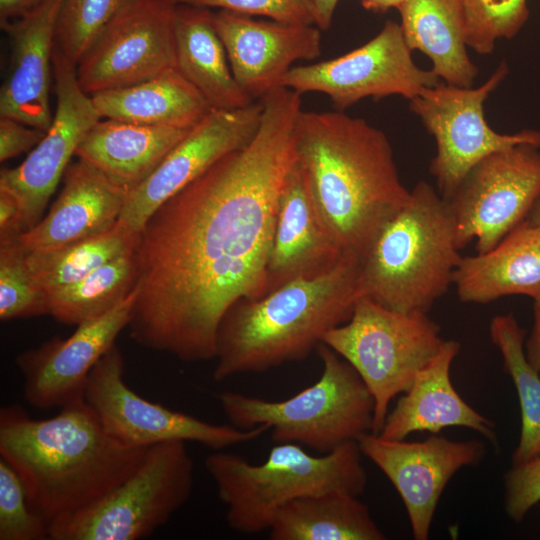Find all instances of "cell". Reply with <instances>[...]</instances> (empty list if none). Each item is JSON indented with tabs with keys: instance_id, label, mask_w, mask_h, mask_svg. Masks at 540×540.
<instances>
[{
	"instance_id": "obj_17",
	"label": "cell",
	"mask_w": 540,
	"mask_h": 540,
	"mask_svg": "<svg viewBox=\"0 0 540 540\" xmlns=\"http://www.w3.org/2000/svg\"><path fill=\"white\" fill-rule=\"evenodd\" d=\"M357 443L362 455L386 475L400 495L415 540L429 538L439 499L453 475L477 464L485 454V446L478 440L442 436L408 442L367 432Z\"/></svg>"
},
{
	"instance_id": "obj_36",
	"label": "cell",
	"mask_w": 540,
	"mask_h": 540,
	"mask_svg": "<svg viewBox=\"0 0 540 540\" xmlns=\"http://www.w3.org/2000/svg\"><path fill=\"white\" fill-rule=\"evenodd\" d=\"M49 539V522L29 504L16 471L0 458V540Z\"/></svg>"
},
{
	"instance_id": "obj_43",
	"label": "cell",
	"mask_w": 540,
	"mask_h": 540,
	"mask_svg": "<svg viewBox=\"0 0 540 540\" xmlns=\"http://www.w3.org/2000/svg\"><path fill=\"white\" fill-rule=\"evenodd\" d=\"M340 0H309L315 16V25L322 31L327 30L334 17Z\"/></svg>"
},
{
	"instance_id": "obj_34",
	"label": "cell",
	"mask_w": 540,
	"mask_h": 540,
	"mask_svg": "<svg viewBox=\"0 0 540 540\" xmlns=\"http://www.w3.org/2000/svg\"><path fill=\"white\" fill-rule=\"evenodd\" d=\"M48 314V295L35 282L20 239L0 243V319Z\"/></svg>"
},
{
	"instance_id": "obj_26",
	"label": "cell",
	"mask_w": 540,
	"mask_h": 540,
	"mask_svg": "<svg viewBox=\"0 0 540 540\" xmlns=\"http://www.w3.org/2000/svg\"><path fill=\"white\" fill-rule=\"evenodd\" d=\"M175 45L177 69L212 109H238L254 102L233 75L210 8L176 5Z\"/></svg>"
},
{
	"instance_id": "obj_16",
	"label": "cell",
	"mask_w": 540,
	"mask_h": 540,
	"mask_svg": "<svg viewBox=\"0 0 540 540\" xmlns=\"http://www.w3.org/2000/svg\"><path fill=\"white\" fill-rule=\"evenodd\" d=\"M262 112L260 100L238 109L208 112L129 193L118 221L133 233H140L163 203L223 156L246 145L259 128Z\"/></svg>"
},
{
	"instance_id": "obj_9",
	"label": "cell",
	"mask_w": 540,
	"mask_h": 540,
	"mask_svg": "<svg viewBox=\"0 0 540 540\" xmlns=\"http://www.w3.org/2000/svg\"><path fill=\"white\" fill-rule=\"evenodd\" d=\"M186 442L149 446L135 471L92 504L49 523L52 540H139L188 501L193 461Z\"/></svg>"
},
{
	"instance_id": "obj_40",
	"label": "cell",
	"mask_w": 540,
	"mask_h": 540,
	"mask_svg": "<svg viewBox=\"0 0 540 540\" xmlns=\"http://www.w3.org/2000/svg\"><path fill=\"white\" fill-rule=\"evenodd\" d=\"M25 232L27 227L18 201L0 190V243L20 239Z\"/></svg>"
},
{
	"instance_id": "obj_37",
	"label": "cell",
	"mask_w": 540,
	"mask_h": 540,
	"mask_svg": "<svg viewBox=\"0 0 540 540\" xmlns=\"http://www.w3.org/2000/svg\"><path fill=\"white\" fill-rule=\"evenodd\" d=\"M207 8H219L247 16H263L270 20L296 25H315L309 0H173Z\"/></svg>"
},
{
	"instance_id": "obj_12",
	"label": "cell",
	"mask_w": 540,
	"mask_h": 540,
	"mask_svg": "<svg viewBox=\"0 0 540 540\" xmlns=\"http://www.w3.org/2000/svg\"><path fill=\"white\" fill-rule=\"evenodd\" d=\"M539 149L518 144L469 170L445 200L459 249L475 240L476 252L485 253L526 220L540 198Z\"/></svg>"
},
{
	"instance_id": "obj_24",
	"label": "cell",
	"mask_w": 540,
	"mask_h": 540,
	"mask_svg": "<svg viewBox=\"0 0 540 540\" xmlns=\"http://www.w3.org/2000/svg\"><path fill=\"white\" fill-rule=\"evenodd\" d=\"M453 285L462 302L486 304L508 295L540 296V226L527 220L485 253L462 256Z\"/></svg>"
},
{
	"instance_id": "obj_42",
	"label": "cell",
	"mask_w": 540,
	"mask_h": 540,
	"mask_svg": "<svg viewBox=\"0 0 540 540\" xmlns=\"http://www.w3.org/2000/svg\"><path fill=\"white\" fill-rule=\"evenodd\" d=\"M42 0H0V22L19 18Z\"/></svg>"
},
{
	"instance_id": "obj_35",
	"label": "cell",
	"mask_w": 540,
	"mask_h": 540,
	"mask_svg": "<svg viewBox=\"0 0 540 540\" xmlns=\"http://www.w3.org/2000/svg\"><path fill=\"white\" fill-rule=\"evenodd\" d=\"M466 45L492 53L500 38H513L529 17L527 0H462Z\"/></svg>"
},
{
	"instance_id": "obj_15",
	"label": "cell",
	"mask_w": 540,
	"mask_h": 540,
	"mask_svg": "<svg viewBox=\"0 0 540 540\" xmlns=\"http://www.w3.org/2000/svg\"><path fill=\"white\" fill-rule=\"evenodd\" d=\"M75 67L55 43L53 78L57 100L51 125L20 165L0 172V190L18 201L27 231L41 220L70 159L87 132L101 119L91 96L79 85Z\"/></svg>"
},
{
	"instance_id": "obj_14",
	"label": "cell",
	"mask_w": 540,
	"mask_h": 540,
	"mask_svg": "<svg viewBox=\"0 0 540 540\" xmlns=\"http://www.w3.org/2000/svg\"><path fill=\"white\" fill-rule=\"evenodd\" d=\"M176 5L139 0L110 23L75 67L83 91L91 96L177 68Z\"/></svg>"
},
{
	"instance_id": "obj_3",
	"label": "cell",
	"mask_w": 540,
	"mask_h": 540,
	"mask_svg": "<svg viewBox=\"0 0 540 540\" xmlns=\"http://www.w3.org/2000/svg\"><path fill=\"white\" fill-rule=\"evenodd\" d=\"M147 448L113 439L84 397L44 420L31 418L18 404L0 409V458L16 471L30 506L49 523L117 487Z\"/></svg>"
},
{
	"instance_id": "obj_11",
	"label": "cell",
	"mask_w": 540,
	"mask_h": 540,
	"mask_svg": "<svg viewBox=\"0 0 540 540\" xmlns=\"http://www.w3.org/2000/svg\"><path fill=\"white\" fill-rule=\"evenodd\" d=\"M124 359L114 344L91 370L84 389L85 402L105 431L128 447L162 442H196L216 451L254 441L269 430L266 425L239 429L178 412L143 398L124 378Z\"/></svg>"
},
{
	"instance_id": "obj_4",
	"label": "cell",
	"mask_w": 540,
	"mask_h": 540,
	"mask_svg": "<svg viewBox=\"0 0 540 540\" xmlns=\"http://www.w3.org/2000/svg\"><path fill=\"white\" fill-rule=\"evenodd\" d=\"M359 298V256L345 253L321 274L237 300L218 326L213 379L306 359L328 331L349 320Z\"/></svg>"
},
{
	"instance_id": "obj_19",
	"label": "cell",
	"mask_w": 540,
	"mask_h": 540,
	"mask_svg": "<svg viewBox=\"0 0 540 540\" xmlns=\"http://www.w3.org/2000/svg\"><path fill=\"white\" fill-rule=\"evenodd\" d=\"M213 23L236 81L252 100L279 88L296 61L321 55V30L316 25L256 20L226 10L213 12Z\"/></svg>"
},
{
	"instance_id": "obj_28",
	"label": "cell",
	"mask_w": 540,
	"mask_h": 540,
	"mask_svg": "<svg viewBox=\"0 0 540 540\" xmlns=\"http://www.w3.org/2000/svg\"><path fill=\"white\" fill-rule=\"evenodd\" d=\"M398 10L410 50L424 53L445 83L472 87L478 68L467 54L462 0H406Z\"/></svg>"
},
{
	"instance_id": "obj_6",
	"label": "cell",
	"mask_w": 540,
	"mask_h": 540,
	"mask_svg": "<svg viewBox=\"0 0 540 540\" xmlns=\"http://www.w3.org/2000/svg\"><path fill=\"white\" fill-rule=\"evenodd\" d=\"M362 456L357 441L318 456L295 443H277L260 464L220 450L204 464L229 527L252 534L269 530L277 510L294 499L332 490L361 495L368 481Z\"/></svg>"
},
{
	"instance_id": "obj_44",
	"label": "cell",
	"mask_w": 540,
	"mask_h": 540,
	"mask_svg": "<svg viewBox=\"0 0 540 540\" xmlns=\"http://www.w3.org/2000/svg\"><path fill=\"white\" fill-rule=\"evenodd\" d=\"M406 0H361L362 6L373 12L383 13L391 8L399 9Z\"/></svg>"
},
{
	"instance_id": "obj_23",
	"label": "cell",
	"mask_w": 540,
	"mask_h": 540,
	"mask_svg": "<svg viewBox=\"0 0 540 540\" xmlns=\"http://www.w3.org/2000/svg\"><path fill=\"white\" fill-rule=\"evenodd\" d=\"M459 350L458 341H444L388 412L381 437L403 440L414 432L438 433L443 428L459 426L472 429L493 443L497 441L494 422L468 405L453 387L450 369Z\"/></svg>"
},
{
	"instance_id": "obj_45",
	"label": "cell",
	"mask_w": 540,
	"mask_h": 540,
	"mask_svg": "<svg viewBox=\"0 0 540 540\" xmlns=\"http://www.w3.org/2000/svg\"><path fill=\"white\" fill-rule=\"evenodd\" d=\"M526 220L533 225L540 226V198L534 204Z\"/></svg>"
},
{
	"instance_id": "obj_2",
	"label": "cell",
	"mask_w": 540,
	"mask_h": 540,
	"mask_svg": "<svg viewBox=\"0 0 540 540\" xmlns=\"http://www.w3.org/2000/svg\"><path fill=\"white\" fill-rule=\"evenodd\" d=\"M294 148L332 237L343 252L360 256L410 197L387 136L342 111L301 110Z\"/></svg>"
},
{
	"instance_id": "obj_32",
	"label": "cell",
	"mask_w": 540,
	"mask_h": 540,
	"mask_svg": "<svg viewBox=\"0 0 540 540\" xmlns=\"http://www.w3.org/2000/svg\"><path fill=\"white\" fill-rule=\"evenodd\" d=\"M489 333L519 399L521 433L512 457V465H517L540 455V375L526 357V331L512 312L494 316Z\"/></svg>"
},
{
	"instance_id": "obj_27",
	"label": "cell",
	"mask_w": 540,
	"mask_h": 540,
	"mask_svg": "<svg viewBox=\"0 0 540 540\" xmlns=\"http://www.w3.org/2000/svg\"><path fill=\"white\" fill-rule=\"evenodd\" d=\"M102 118L142 125L190 129L212 107L175 68L141 83L91 95Z\"/></svg>"
},
{
	"instance_id": "obj_1",
	"label": "cell",
	"mask_w": 540,
	"mask_h": 540,
	"mask_svg": "<svg viewBox=\"0 0 540 540\" xmlns=\"http://www.w3.org/2000/svg\"><path fill=\"white\" fill-rule=\"evenodd\" d=\"M254 137L163 203L138 236L137 295L127 326L139 345L184 362L215 359L219 323L266 293L279 194L296 160L301 94L260 99Z\"/></svg>"
},
{
	"instance_id": "obj_33",
	"label": "cell",
	"mask_w": 540,
	"mask_h": 540,
	"mask_svg": "<svg viewBox=\"0 0 540 540\" xmlns=\"http://www.w3.org/2000/svg\"><path fill=\"white\" fill-rule=\"evenodd\" d=\"M139 0H63L56 45L76 66L105 28Z\"/></svg>"
},
{
	"instance_id": "obj_38",
	"label": "cell",
	"mask_w": 540,
	"mask_h": 540,
	"mask_svg": "<svg viewBox=\"0 0 540 540\" xmlns=\"http://www.w3.org/2000/svg\"><path fill=\"white\" fill-rule=\"evenodd\" d=\"M505 510L515 522H521L540 502V455L512 465L504 475Z\"/></svg>"
},
{
	"instance_id": "obj_10",
	"label": "cell",
	"mask_w": 540,
	"mask_h": 540,
	"mask_svg": "<svg viewBox=\"0 0 540 540\" xmlns=\"http://www.w3.org/2000/svg\"><path fill=\"white\" fill-rule=\"evenodd\" d=\"M507 73V64L502 61L480 87H458L441 80L409 100V109L435 139L436 155L429 169L444 200L452 196L469 170L488 155L523 143L540 148L539 130L500 134L485 120L484 102Z\"/></svg>"
},
{
	"instance_id": "obj_25",
	"label": "cell",
	"mask_w": 540,
	"mask_h": 540,
	"mask_svg": "<svg viewBox=\"0 0 540 540\" xmlns=\"http://www.w3.org/2000/svg\"><path fill=\"white\" fill-rule=\"evenodd\" d=\"M190 129L100 119L87 132L75 156L130 193L155 171Z\"/></svg>"
},
{
	"instance_id": "obj_29",
	"label": "cell",
	"mask_w": 540,
	"mask_h": 540,
	"mask_svg": "<svg viewBox=\"0 0 540 540\" xmlns=\"http://www.w3.org/2000/svg\"><path fill=\"white\" fill-rule=\"evenodd\" d=\"M342 490L294 499L281 506L269 528L271 540H384L369 507Z\"/></svg>"
},
{
	"instance_id": "obj_31",
	"label": "cell",
	"mask_w": 540,
	"mask_h": 540,
	"mask_svg": "<svg viewBox=\"0 0 540 540\" xmlns=\"http://www.w3.org/2000/svg\"><path fill=\"white\" fill-rule=\"evenodd\" d=\"M139 233L117 223L109 230L47 251H27V262L37 285L46 293L78 282L136 247Z\"/></svg>"
},
{
	"instance_id": "obj_18",
	"label": "cell",
	"mask_w": 540,
	"mask_h": 540,
	"mask_svg": "<svg viewBox=\"0 0 540 540\" xmlns=\"http://www.w3.org/2000/svg\"><path fill=\"white\" fill-rule=\"evenodd\" d=\"M137 288L107 313L77 325L66 339L54 337L19 353L24 398L32 407L49 410L83 397L87 378L99 359L127 328Z\"/></svg>"
},
{
	"instance_id": "obj_21",
	"label": "cell",
	"mask_w": 540,
	"mask_h": 540,
	"mask_svg": "<svg viewBox=\"0 0 540 540\" xmlns=\"http://www.w3.org/2000/svg\"><path fill=\"white\" fill-rule=\"evenodd\" d=\"M344 254L326 227L304 172L295 160L279 194L266 293L290 281L321 274Z\"/></svg>"
},
{
	"instance_id": "obj_7",
	"label": "cell",
	"mask_w": 540,
	"mask_h": 540,
	"mask_svg": "<svg viewBox=\"0 0 540 540\" xmlns=\"http://www.w3.org/2000/svg\"><path fill=\"white\" fill-rule=\"evenodd\" d=\"M317 352L320 378L294 396L267 400L234 391L217 395L228 421L239 429L266 425L276 443L329 453L372 431L374 400L356 370L324 343Z\"/></svg>"
},
{
	"instance_id": "obj_22",
	"label": "cell",
	"mask_w": 540,
	"mask_h": 540,
	"mask_svg": "<svg viewBox=\"0 0 540 540\" xmlns=\"http://www.w3.org/2000/svg\"><path fill=\"white\" fill-rule=\"evenodd\" d=\"M48 214L20 237L28 252L47 251L111 229L129 191L84 160L69 164Z\"/></svg>"
},
{
	"instance_id": "obj_30",
	"label": "cell",
	"mask_w": 540,
	"mask_h": 540,
	"mask_svg": "<svg viewBox=\"0 0 540 540\" xmlns=\"http://www.w3.org/2000/svg\"><path fill=\"white\" fill-rule=\"evenodd\" d=\"M137 281L135 247L78 282L48 292V314L61 323L77 326L117 306L132 293Z\"/></svg>"
},
{
	"instance_id": "obj_13",
	"label": "cell",
	"mask_w": 540,
	"mask_h": 540,
	"mask_svg": "<svg viewBox=\"0 0 540 540\" xmlns=\"http://www.w3.org/2000/svg\"><path fill=\"white\" fill-rule=\"evenodd\" d=\"M440 81L432 70L414 63L400 24L387 21L370 41L342 56L293 66L279 87L299 94L323 93L343 111L366 97L400 95L411 100Z\"/></svg>"
},
{
	"instance_id": "obj_5",
	"label": "cell",
	"mask_w": 540,
	"mask_h": 540,
	"mask_svg": "<svg viewBox=\"0 0 540 540\" xmlns=\"http://www.w3.org/2000/svg\"><path fill=\"white\" fill-rule=\"evenodd\" d=\"M459 251L446 201L419 181L359 256L361 297L395 311L428 313L453 285Z\"/></svg>"
},
{
	"instance_id": "obj_41",
	"label": "cell",
	"mask_w": 540,
	"mask_h": 540,
	"mask_svg": "<svg viewBox=\"0 0 540 540\" xmlns=\"http://www.w3.org/2000/svg\"><path fill=\"white\" fill-rule=\"evenodd\" d=\"M533 310V327L524 347L528 361L540 375V296L534 299Z\"/></svg>"
},
{
	"instance_id": "obj_8",
	"label": "cell",
	"mask_w": 540,
	"mask_h": 540,
	"mask_svg": "<svg viewBox=\"0 0 540 540\" xmlns=\"http://www.w3.org/2000/svg\"><path fill=\"white\" fill-rule=\"evenodd\" d=\"M440 330L428 313L395 311L361 297L349 320L324 336L322 343L356 370L373 397L372 433H380L390 402L440 350Z\"/></svg>"
},
{
	"instance_id": "obj_39",
	"label": "cell",
	"mask_w": 540,
	"mask_h": 540,
	"mask_svg": "<svg viewBox=\"0 0 540 540\" xmlns=\"http://www.w3.org/2000/svg\"><path fill=\"white\" fill-rule=\"evenodd\" d=\"M45 133L16 119L0 116V161L5 162L35 148Z\"/></svg>"
},
{
	"instance_id": "obj_20",
	"label": "cell",
	"mask_w": 540,
	"mask_h": 540,
	"mask_svg": "<svg viewBox=\"0 0 540 540\" xmlns=\"http://www.w3.org/2000/svg\"><path fill=\"white\" fill-rule=\"evenodd\" d=\"M63 0H42L25 15L0 22L9 39L8 71L0 89V116L47 131L56 26Z\"/></svg>"
}]
</instances>
